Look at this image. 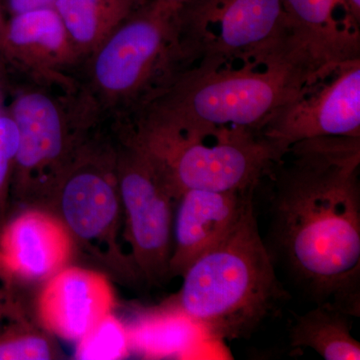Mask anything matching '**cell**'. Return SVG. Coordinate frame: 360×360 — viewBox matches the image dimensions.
Masks as SVG:
<instances>
[{"instance_id": "cell-1", "label": "cell", "mask_w": 360, "mask_h": 360, "mask_svg": "<svg viewBox=\"0 0 360 360\" xmlns=\"http://www.w3.org/2000/svg\"><path fill=\"white\" fill-rule=\"evenodd\" d=\"M360 137L288 148L272 181L269 248L316 304L360 314Z\"/></svg>"}, {"instance_id": "cell-2", "label": "cell", "mask_w": 360, "mask_h": 360, "mask_svg": "<svg viewBox=\"0 0 360 360\" xmlns=\"http://www.w3.org/2000/svg\"><path fill=\"white\" fill-rule=\"evenodd\" d=\"M328 70L300 52L264 63L180 68L123 120L195 137L226 129L260 134L281 106Z\"/></svg>"}, {"instance_id": "cell-3", "label": "cell", "mask_w": 360, "mask_h": 360, "mask_svg": "<svg viewBox=\"0 0 360 360\" xmlns=\"http://www.w3.org/2000/svg\"><path fill=\"white\" fill-rule=\"evenodd\" d=\"M276 265L252 205L226 238L189 265L170 307L210 338H248L290 298Z\"/></svg>"}, {"instance_id": "cell-4", "label": "cell", "mask_w": 360, "mask_h": 360, "mask_svg": "<svg viewBox=\"0 0 360 360\" xmlns=\"http://www.w3.org/2000/svg\"><path fill=\"white\" fill-rule=\"evenodd\" d=\"M18 78L6 110L20 135L11 182L21 200L47 201L59 177L104 122L80 82Z\"/></svg>"}, {"instance_id": "cell-5", "label": "cell", "mask_w": 360, "mask_h": 360, "mask_svg": "<svg viewBox=\"0 0 360 360\" xmlns=\"http://www.w3.org/2000/svg\"><path fill=\"white\" fill-rule=\"evenodd\" d=\"M111 129L146 156L176 200L189 189H255L285 153L257 132L243 129L195 137L120 120Z\"/></svg>"}, {"instance_id": "cell-6", "label": "cell", "mask_w": 360, "mask_h": 360, "mask_svg": "<svg viewBox=\"0 0 360 360\" xmlns=\"http://www.w3.org/2000/svg\"><path fill=\"white\" fill-rule=\"evenodd\" d=\"M176 11L146 0L85 59L79 82L104 122L129 116L179 70Z\"/></svg>"}, {"instance_id": "cell-7", "label": "cell", "mask_w": 360, "mask_h": 360, "mask_svg": "<svg viewBox=\"0 0 360 360\" xmlns=\"http://www.w3.org/2000/svg\"><path fill=\"white\" fill-rule=\"evenodd\" d=\"M176 37L179 70L303 53L291 39L281 0H191L177 9Z\"/></svg>"}, {"instance_id": "cell-8", "label": "cell", "mask_w": 360, "mask_h": 360, "mask_svg": "<svg viewBox=\"0 0 360 360\" xmlns=\"http://www.w3.org/2000/svg\"><path fill=\"white\" fill-rule=\"evenodd\" d=\"M49 202L71 236L130 276H139L118 243L122 205L115 149L104 125L59 177Z\"/></svg>"}, {"instance_id": "cell-9", "label": "cell", "mask_w": 360, "mask_h": 360, "mask_svg": "<svg viewBox=\"0 0 360 360\" xmlns=\"http://www.w3.org/2000/svg\"><path fill=\"white\" fill-rule=\"evenodd\" d=\"M108 129L129 257L139 276L156 283L168 276L177 200L146 156Z\"/></svg>"}, {"instance_id": "cell-10", "label": "cell", "mask_w": 360, "mask_h": 360, "mask_svg": "<svg viewBox=\"0 0 360 360\" xmlns=\"http://www.w3.org/2000/svg\"><path fill=\"white\" fill-rule=\"evenodd\" d=\"M281 150L324 136L360 137V58L324 71L260 130Z\"/></svg>"}, {"instance_id": "cell-11", "label": "cell", "mask_w": 360, "mask_h": 360, "mask_svg": "<svg viewBox=\"0 0 360 360\" xmlns=\"http://www.w3.org/2000/svg\"><path fill=\"white\" fill-rule=\"evenodd\" d=\"M0 58L9 75L39 82H79L84 59L53 7L7 18Z\"/></svg>"}, {"instance_id": "cell-12", "label": "cell", "mask_w": 360, "mask_h": 360, "mask_svg": "<svg viewBox=\"0 0 360 360\" xmlns=\"http://www.w3.org/2000/svg\"><path fill=\"white\" fill-rule=\"evenodd\" d=\"M255 191L189 189L180 194L168 276H182L194 260L226 238L253 205Z\"/></svg>"}, {"instance_id": "cell-13", "label": "cell", "mask_w": 360, "mask_h": 360, "mask_svg": "<svg viewBox=\"0 0 360 360\" xmlns=\"http://www.w3.org/2000/svg\"><path fill=\"white\" fill-rule=\"evenodd\" d=\"M113 304L112 288L103 274L66 267L47 279L37 302V314L49 333L77 342L111 314Z\"/></svg>"}, {"instance_id": "cell-14", "label": "cell", "mask_w": 360, "mask_h": 360, "mask_svg": "<svg viewBox=\"0 0 360 360\" xmlns=\"http://www.w3.org/2000/svg\"><path fill=\"white\" fill-rule=\"evenodd\" d=\"M73 238L60 219L27 210L0 231V264L11 279L39 281L65 269Z\"/></svg>"}, {"instance_id": "cell-15", "label": "cell", "mask_w": 360, "mask_h": 360, "mask_svg": "<svg viewBox=\"0 0 360 360\" xmlns=\"http://www.w3.org/2000/svg\"><path fill=\"white\" fill-rule=\"evenodd\" d=\"M293 44L315 65L360 58V21L347 0H281Z\"/></svg>"}, {"instance_id": "cell-16", "label": "cell", "mask_w": 360, "mask_h": 360, "mask_svg": "<svg viewBox=\"0 0 360 360\" xmlns=\"http://www.w3.org/2000/svg\"><path fill=\"white\" fill-rule=\"evenodd\" d=\"M143 2L146 0H56L53 8L85 60Z\"/></svg>"}, {"instance_id": "cell-17", "label": "cell", "mask_w": 360, "mask_h": 360, "mask_svg": "<svg viewBox=\"0 0 360 360\" xmlns=\"http://www.w3.org/2000/svg\"><path fill=\"white\" fill-rule=\"evenodd\" d=\"M290 345L310 348L326 360L360 359V345L352 335L349 315L326 303L296 316Z\"/></svg>"}, {"instance_id": "cell-18", "label": "cell", "mask_w": 360, "mask_h": 360, "mask_svg": "<svg viewBox=\"0 0 360 360\" xmlns=\"http://www.w3.org/2000/svg\"><path fill=\"white\" fill-rule=\"evenodd\" d=\"M193 328V322L169 305L129 328L131 350L150 357L180 354L189 347Z\"/></svg>"}, {"instance_id": "cell-19", "label": "cell", "mask_w": 360, "mask_h": 360, "mask_svg": "<svg viewBox=\"0 0 360 360\" xmlns=\"http://www.w3.org/2000/svg\"><path fill=\"white\" fill-rule=\"evenodd\" d=\"M130 352L129 328L111 312L77 341L75 356L82 360H116L125 359Z\"/></svg>"}, {"instance_id": "cell-20", "label": "cell", "mask_w": 360, "mask_h": 360, "mask_svg": "<svg viewBox=\"0 0 360 360\" xmlns=\"http://www.w3.org/2000/svg\"><path fill=\"white\" fill-rule=\"evenodd\" d=\"M56 345L41 331L27 326H13L0 333V360L56 359Z\"/></svg>"}, {"instance_id": "cell-21", "label": "cell", "mask_w": 360, "mask_h": 360, "mask_svg": "<svg viewBox=\"0 0 360 360\" xmlns=\"http://www.w3.org/2000/svg\"><path fill=\"white\" fill-rule=\"evenodd\" d=\"M18 144L20 135L15 122L8 113H0V198L11 181Z\"/></svg>"}, {"instance_id": "cell-22", "label": "cell", "mask_w": 360, "mask_h": 360, "mask_svg": "<svg viewBox=\"0 0 360 360\" xmlns=\"http://www.w3.org/2000/svg\"><path fill=\"white\" fill-rule=\"evenodd\" d=\"M56 2V0H1L2 8L7 18L35 9L53 7Z\"/></svg>"}, {"instance_id": "cell-23", "label": "cell", "mask_w": 360, "mask_h": 360, "mask_svg": "<svg viewBox=\"0 0 360 360\" xmlns=\"http://www.w3.org/2000/svg\"><path fill=\"white\" fill-rule=\"evenodd\" d=\"M11 281H13V279L8 276L6 270L0 264V321H1L2 316L6 314V310L8 309V284H11Z\"/></svg>"}, {"instance_id": "cell-24", "label": "cell", "mask_w": 360, "mask_h": 360, "mask_svg": "<svg viewBox=\"0 0 360 360\" xmlns=\"http://www.w3.org/2000/svg\"><path fill=\"white\" fill-rule=\"evenodd\" d=\"M9 75L4 61L0 58V106L6 99L7 90L9 89Z\"/></svg>"}, {"instance_id": "cell-25", "label": "cell", "mask_w": 360, "mask_h": 360, "mask_svg": "<svg viewBox=\"0 0 360 360\" xmlns=\"http://www.w3.org/2000/svg\"><path fill=\"white\" fill-rule=\"evenodd\" d=\"M347 2L355 18L360 21V0H347Z\"/></svg>"}, {"instance_id": "cell-26", "label": "cell", "mask_w": 360, "mask_h": 360, "mask_svg": "<svg viewBox=\"0 0 360 360\" xmlns=\"http://www.w3.org/2000/svg\"><path fill=\"white\" fill-rule=\"evenodd\" d=\"M158 1L163 2V4L174 7L175 9H179V7L184 6V4H186L187 2L191 1V0H158Z\"/></svg>"}, {"instance_id": "cell-27", "label": "cell", "mask_w": 360, "mask_h": 360, "mask_svg": "<svg viewBox=\"0 0 360 360\" xmlns=\"http://www.w3.org/2000/svg\"><path fill=\"white\" fill-rule=\"evenodd\" d=\"M6 18L4 16V8H2L1 0H0V39H1L2 32H4V25H6Z\"/></svg>"}]
</instances>
